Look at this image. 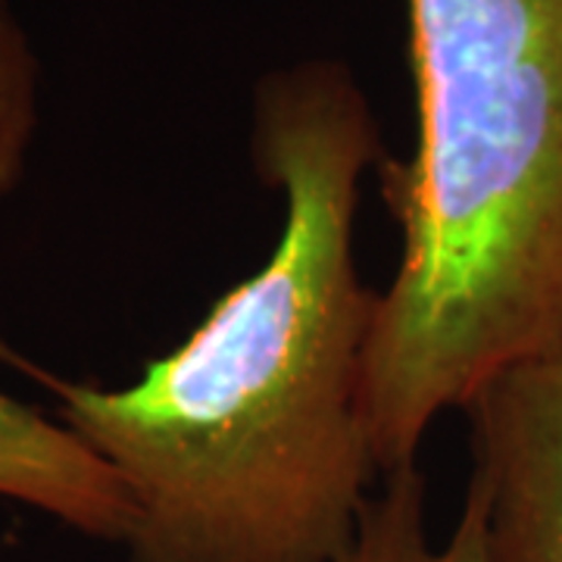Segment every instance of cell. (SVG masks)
Instances as JSON below:
<instances>
[{"mask_svg": "<svg viewBox=\"0 0 562 562\" xmlns=\"http://www.w3.org/2000/svg\"><path fill=\"white\" fill-rule=\"evenodd\" d=\"M338 562H494L482 487L469 479L460 516L438 541L428 525V482L419 462L387 472Z\"/></svg>", "mask_w": 562, "mask_h": 562, "instance_id": "obj_5", "label": "cell"}, {"mask_svg": "<svg viewBox=\"0 0 562 562\" xmlns=\"http://www.w3.org/2000/svg\"><path fill=\"white\" fill-rule=\"evenodd\" d=\"M494 562H562V341L497 372L462 409Z\"/></svg>", "mask_w": 562, "mask_h": 562, "instance_id": "obj_3", "label": "cell"}, {"mask_svg": "<svg viewBox=\"0 0 562 562\" xmlns=\"http://www.w3.org/2000/svg\"><path fill=\"white\" fill-rule=\"evenodd\" d=\"M0 501L29 506L81 538L125 543L135 513L113 469L60 419L0 391Z\"/></svg>", "mask_w": 562, "mask_h": 562, "instance_id": "obj_4", "label": "cell"}, {"mask_svg": "<svg viewBox=\"0 0 562 562\" xmlns=\"http://www.w3.org/2000/svg\"><path fill=\"white\" fill-rule=\"evenodd\" d=\"M419 103L382 160L401 262L379 291L366 422L382 475L513 362L562 341V0H406Z\"/></svg>", "mask_w": 562, "mask_h": 562, "instance_id": "obj_2", "label": "cell"}, {"mask_svg": "<svg viewBox=\"0 0 562 562\" xmlns=\"http://www.w3.org/2000/svg\"><path fill=\"white\" fill-rule=\"evenodd\" d=\"M254 160L281 194L279 244L135 382L60 379L0 344L125 487V562H338L382 482L366 422L379 291L357 213L384 157L347 63L262 76Z\"/></svg>", "mask_w": 562, "mask_h": 562, "instance_id": "obj_1", "label": "cell"}, {"mask_svg": "<svg viewBox=\"0 0 562 562\" xmlns=\"http://www.w3.org/2000/svg\"><path fill=\"white\" fill-rule=\"evenodd\" d=\"M35 132L38 57L10 0H0V203L20 188Z\"/></svg>", "mask_w": 562, "mask_h": 562, "instance_id": "obj_6", "label": "cell"}]
</instances>
